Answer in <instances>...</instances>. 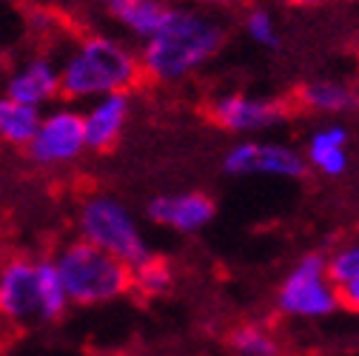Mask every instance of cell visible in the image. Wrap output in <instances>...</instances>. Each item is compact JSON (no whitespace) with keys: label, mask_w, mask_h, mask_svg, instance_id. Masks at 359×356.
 <instances>
[{"label":"cell","mask_w":359,"mask_h":356,"mask_svg":"<svg viewBox=\"0 0 359 356\" xmlns=\"http://www.w3.org/2000/svg\"><path fill=\"white\" fill-rule=\"evenodd\" d=\"M226 40L222 23L200 9L174 6L168 23L146 40L140 52L143 74L157 83H180L208 63Z\"/></svg>","instance_id":"obj_1"},{"label":"cell","mask_w":359,"mask_h":356,"mask_svg":"<svg viewBox=\"0 0 359 356\" xmlns=\"http://www.w3.org/2000/svg\"><path fill=\"white\" fill-rule=\"evenodd\" d=\"M140 74V57L123 40L106 34L83 37L60 63L63 95L69 100H97L114 92H128Z\"/></svg>","instance_id":"obj_2"},{"label":"cell","mask_w":359,"mask_h":356,"mask_svg":"<svg viewBox=\"0 0 359 356\" xmlns=\"http://www.w3.org/2000/svg\"><path fill=\"white\" fill-rule=\"evenodd\" d=\"M69 299L77 305H103L134 288V268L120 256L103 251L88 240L69 242L57 256Z\"/></svg>","instance_id":"obj_3"},{"label":"cell","mask_w":359,"mask_h":356,"mask_svg":"<svg viewBox=\"0 0 359 356\" xmlns=\"http://www.w3.org/2000/svg\"><path fill=\"white\" fill-rule=\"evenodd\" d=\"M77 226H80L83 240L120 256L131 268L151 256L137 219H134V214L117 197H106V194L88 197L80 208Z\"/></svg>","instance_id":"obj_4"},{"label":"cell","mask_w":359,"mask_h":356,"mask_svg":"<svg viewBox=\"0 0 359 356\" xmlns=\"http://www.w3.org/2000/svg\"><path fill=\"white\" fill-rule=\"evenodd\" d=\"M339 305V288L328 274V259L317 251L305 254L277 291V308L299 320L331 317Z\"/></svg>","instance_id":"obj_5"},{"label":"cell","mask_w":359,"mask_h":356,"mask_svg":"<svg viewBox=\"0 0 359 356\" xmlns=\"http://www.w3.org/2000/svg\"><path fill=\"white\" fill-rule=\"evenodd\" d=\"M86 149L88 143H86L83 111L72 106H60L43 114L37 135L29 143V154L37 165H69Z\"/></svg>","instance_id":"obj_6"},{"label":"cell","mask_w":359,"mask_h":356,"mask_svg":"<svg viewBox=\"0 0 359 356\" xmlns=\"http://www.w3.org/2000/svg\"><path fill=\"white\" fill-rule=\"evenodd\" d=\"M0 314L12 325L43 322L37 259L9 256L0 262Z\"/></svg>","instance_id":"obj_7"},{"label":"cell","mask_w":359,"mask_h":356,"mask_svg":"<svg viewBox=\"0 0 359 356\" xmlns=\"http://www.w3.org/2000/svg\"><path fill=\"white\" fill-rule=\"evenodd\" d=\"M305 157L294 151L291 146L283 143H257V140H240L234 143L226 157H222V168L229 174L245 177V174H268V177H297L305 174Z\"/></svg>","instance_id":"obj_8"},{"label":"cell","mask_w":359,"mask_h":356,"mask_svg":"<svg viewBox=\"0 0 359 356\" xmlns=\"http://www.w3.org/2000/svg\"><path fill=\"white\" fill-rule=\"evenodd\" d=\"M288 109L277 100L265 97H248V95H222L211 103L208 117L231 131V135H254V131H265L277 123H283Z\"/></svg>","instance_id":"obj_9"},{"label":"cell","mask_w":359,"mask_h":356,"mask_svg":"<svg viewBox=\"0 0 359 356\" xmlns=\"http://www.w3.org/2000/svg\"><path fill=\"white\" fill-rule=\"evenodd\" d=\"M214 200L197 191L186 194H160L146 205V214L157 226H165L180 234H197L214 219Z\"/></svg>","instance_id":"obj_10"},{"label":"cell","mask_w":359,"mask_h":356,"mask_svg":"<svg viewBox=\"0 0 359 356\" xmlns=\"http://www.w3.org/2000/svg\"><path fill=\"white\" fill-rule=\"evenodd\" d=\"M128 114H131L128 92H114L97 100H88V109L83 111L88 149L106 151L117 146V140L123 137V128L128 123Z\"/></svg>","instance_id":"obj_11"},{"label":"cell","mask_w":359,"mask_h":356,"mask_svg":"<svg viewBox=\"0 0 359 356\" xmlns=\"http://www.w3.org/2000/svg\"><path fill=\"white\" fill-rule=\"evenodd\" d=\"M6 95L20 100V103H26V106H34V109L49 106L57 95H63L60 66L52 57H34V60L23 63L9 77Z\"/></svg>","instance_id":"obj_12"},{"label":"cell","mask_w":359,"mask_h":356,"mask_svg":"<svg viewBox=\"0 0 359 356\" xmlns=\"http://www.w3.org/2000/svg\"><path fill=\"white\" fill-rule=\"evenodd\" d=\"M106 12L120 29L146 43L168 23L174 6L165 0H106Z\"/></svg>","instance_id":"obj_13"},{"label":"cell","mask_w":359,"mask_h":356,"mask_svg":"<svg viewBox=\"0 0 359 356\" xmlns=\"http://www.w3.org/2000/svg\"><path fill=\"white\" fill-rule=\"evenodd\" d=\"M305 160L323 171L325 177H339L348 171V128L345 125H323L308 137Z\"/></svg>","instance_id":"obj_14"},{"label":"cell","mask_w":359,"mask_h":356,"mask_svg":"<svg viewBox=\"0 0 359 356\" xmlns=\"http://www.w3.org/2000/svg\"><path fill=\"white\" fill-rule=\"evenodd\" d=\"M297 97L308 111H320V114H342L359 106V95L348 83H339V80L305 83L297 92Z\"/></svg>","instance_id":"obj_15"},{"label":"cell","mask_w":359,"mask_h":356,"mask_svg":"<svg viewBox=\"0 0 359 356\" xmlns=\"http://www.w3.org/2000/svg\"><path fill=\"white\" fill-rule=\"evenodd\" d=\"M43 111L34 106H26L15 97H0V140L9 146H20L29 149V143L34 140L37 128H40Z\"/></svg>","instance_id":"obj_16"},{"label":"cell","mask_w":359,"mask_h":356,"mask_svg":"<svg viewBox=\"0 0 359 356\" xmlns=\"http://www.w3.org/2000/svg\"><path fill=\"white\" fill-rule=\"evenodd\" d=\"M40 274V305H43V322H57L69 308V291L60 277V268L55 259H37Z\"/></svg>","instance_id":"obj_17"},{"label":"cell","mask_w":359,"mask_h":356,"mask_svg":"<svg viewBox=\"0 0 359 356\" xmlns=\"http://www.w3.org/2000/svg\"><path fill=\"white\" fill-rule=\"evenodd\" d=\"M229 345L240 353V356H277V342L259 325H240L231 331Z\"/></svg>","instance_id":"obj_18"},{"label":"cell","mask_w":359,"mask_h":356,"mask_svg":"<svg viewBox=\"0 0 359 356\" xmlns=\"http://www.w3.org/2000/svg\"><path fill=\"white\" fill-rule=\"evenodd\" d=\"M171 285V268L160 256H149L140 265H134V288L146 296H157Z\"/></svg>","instance_id":"obj_19"},{"label":"cell","mask_w":359,"mask_h":356,"mask_svg":"<svg viewBox=\"0 0 359 356\" xmlns=\"http://www.w3.org/2000/svg\"><path fill=\"white\" fill-rule=\"evenodd\" d=\"M245 34L257 43V46H265V49H280V32H277V23H274V15L262 9V6H254L245 12Z\"/></svg>","instance_id":"obj_20"},{"label":"cell","mask_w":359,"mask_h":356,"mask_svg":"<svg viewBox=\"0 0 359 356\" xmlns=\"http://www.w3.org/2000/svg\"><path fill=\"white\" fill-rule=\"evenodd\" d=\"M328 274L337 285H342L345 280L356 277L359 274V242L353 245H345L342 251H337L331 259H328Z\"/></svg>","instance_id":"obj_21"},{"label":"cell","mask_w":359,"mask_h":356,"mask_svg":"<svg viewBox=\"0 0 359 356\" xmlns=\"http://www.w3.org/2000/svg\"><path fill=\"white\" fill-rule=\"evenodd\" d=\"M337 288H339V302H342L348 310H353V314H359V274L351 277V280H345V282L337 285Z\"/></svg>","instance_id":"obj_22"},{"label":"cell","mask_w":359,"mask_h":356,"mask_svg":"<svg viewBox=\"0 0 359 356\" xmlns=\"http://www.w3.org/2000/svg\"><path fill=\"white\" fill-rule=\"evenodd\" d=\"M197 4H203V6H240L245 0H197Z\"/></svg>","instance_id":"obj_23"},{"label":"cell","mask_w":359,"mask_h":356,"mask_svg":"<svg viewBox=\"0 0 359 356\" xmlns=\"http://www.w3.org/2000/svg\"><path fill=\"white\" fill-rule=\"evenodd\" d=\"M285 6H317V4H323V0H283Z\"/></svg>","instance_id":"obj_24"},{"label":"cell","mask_w":359,"mask_h":356,"mask_svg":"<svg viewBox=\"0 0 359 356\" xmlns=\"http://www.w3.org/2000/svg\"><path fill=\"white\" fill-rule=\"evenodd\" d=\"M0 320H4V314H0Z\"/></svg>","instance_id":"obj_25"}]
</instances>
